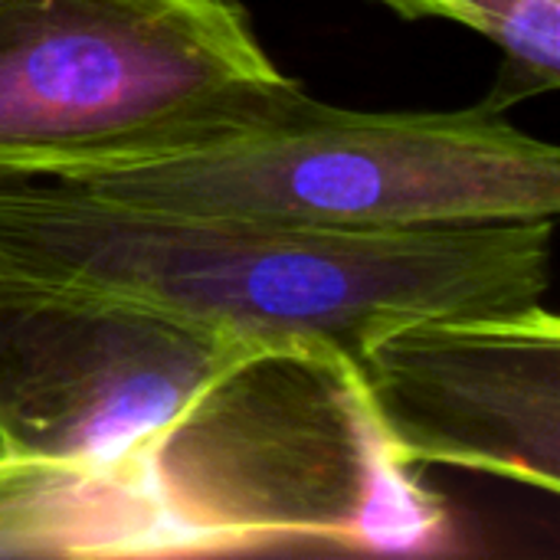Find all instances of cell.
<instances>
[{
  "label": "cell",
  "instance_id": "obj_1",
  "mask_svg": "<svg viewBox=\"0 0 560 560\" xmlns=\"http://www.w3.org/2000/svg\"><path fill=\"white\" fill-rule=\"evenodd\" d=\"M364 433L348 361L0 279V453L69 482L75 558L348 555Z\"/></svg>",
  "mask_w": 560,
  "mask_h": 560
},
{
  "label": "cell",
  "instance_id": "obj_2",
  "mask_svg": "<svg viewBox=\"0 0 560 560\" xmlns=\"http://www.w3.org/2000/svg\"><path fill=\"white\" fill-rule=\"evenodd\" d=\"M551 233L555 220L315 230L0 177V279L128 302L348 364L413 318L545 302Z\"/></svg>",
  "mask_w": 560,
  "mask_h": 560
},
{
  "label": "cell",
  "instance_id": "obj_3",
  "mask_svg": "<svg viewBox=\"0 0 560 560\" xmlns=\"http://www.w3.org/2000/svg\"><path fill=\"white\" fill-rule=\"evenodd\" d=\"M62 184L180 213L400 233L555 220L560 151L482 102L459 112H354L305 92L282 115L207 148Z\"/></svg>",
  "mask_w": 560,
  "mask_h": 560
},
{
  "label": "cell",
  "instance_id": "obj_4",
  "mask_svg": "<svg viewBox=\"0 0 560 560\" xmlns=\"http://www.w3.org/2000/svg\"><path fill=\"white\" fill-rule=\"evenodd\" d=\"M302 95L236 0H0V177L174 158Z\"/></svg>",
  "mask_w": 560,
  "mask_h": 560
},
{
  "label": "cell",
  "instance_id": "obj_5",
  "mask_svg": "<svg viewBox=\"0 0 560 560\" xmlns=\"http://www.w3.org/2000/svg\"><path fill=\"white\" fill-rule=\"evenodd\" d=\"M351 374L374 427L410 466L558 495L560 322L545 302L394 325Z\"/></svg>",
  "mask_w": 560,
  "mask_h": 560
},
{
  "label": "cell",
  "instance_id": "obj_6",
  "mask_svg": "<svg viewBox=\"0 0 560 560\" xmlns=\"http://www.w3.org/2000/svg\"><path fill=\"white\" fill-rule=\"evenodd\" d=\"M410 20H446L502 49V75L482 102L505 112L560 85V0H377Z\"/></svg>",
  "mask_w": 560,
  "mask_h": 560
},
{
  "label": "cell",
  "instance_id": "obj_7",
  "mask_svg": "<svg viewBox=\"0 0 560 560\" xmlns=\"http://www.w3.org/2000/svg\"><path fill=\"white\" fill-rule=\"evenodd\" d=\"M371 417V413H368ZM417 466L390 450L374 420L364 436V476L351 525L354 555H450L456 548L446 502L420 486Z\"/></svg>",
  "mask_w": 560,
  "mask_h": 560
}]
</instances>
